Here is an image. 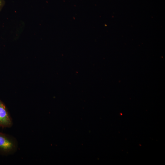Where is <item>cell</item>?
Returning a JSON list of instances; mask_svg holds the SVG:
<instances>
[{"label":"cell","mask_w":165,"mask_h":165,"mask_svg":"<svg viewBox=\"0 0 165 165\" xmlns=\"http://www.w3.org/2000/svg\"><path fill=\"white\" fill-rule=\"evenodd\" d=\"M18 142L13 136L0 131V154L8 155L14 154L17 151Z\"/></svg>","instance_id":"cell-1"},{"label":"cell","mask_w":165,"mask_h":165,"mask_svg":"<svg viewBox=\"0 0 165 165\" xmlns=\"http://www.w3.org/2000/svg\"><path fill=\"white\" fill-rule=\"evenodd\" d=\"M13 125L12 118L7 107L0 99V127L10 128Z\"/></svg>","instance_id":"cell-2"},{"label":"cell","mask_w":165,"mask_h":165,"mask_svg":"<svg viewBox=\"0 0 165 165\" xmlns=\"http://www.w3.org/2000/svg\"><path fill=\"white\" fill-rule=\"evenodd\" d=\"M5 4L4 0H0V11L2 10Z\"/></svg>","instance_id":"cell-3"}]
</instances>
